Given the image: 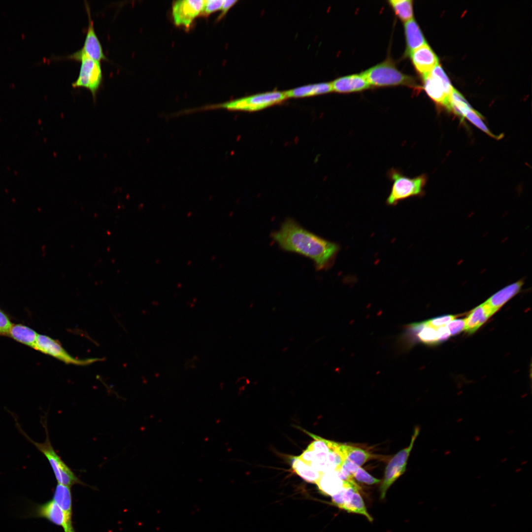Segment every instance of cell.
<instances>
[{"label":"cell","mask_w":532,"mask_h":532,"mask_svg":"<svg viewBox=\"0 0 532 532\" xmlns=\"http://www.w3.org/2000/svg\"><path fill=\"white\" fill-rule=\"evenodd\" d=\"M272 237L283 249L312 260L318 270L329 266L339 249L337 244L307 231L291 219L285 221Z\"/></svg>","instance_id":"1"},{"label":"cell","mask_w":532,"mask_h":532,"mask_svg":"<svg viewBox=\"0 0 532 532\" xmlns=\"http://www.w3.org/2000/svg\"><path fill=\"white\" fill-rule=\"evenodd\" d=\"M387 177L393 182L386 200V203L389 205H395L400 201L411 197L421 196L424 193V188L427 181L425 174L411 178L394 167L388 170Z\"/></svg>","instance_id":"2"},{"label":"cell","mask_w":532,"mask_h":532,"mask_svg":"<svg viewBox=\"0 0 532 532\" xmlns=\"http://www.w3.org/2000/svg\"><path fill=\"white\" fill-rule=\"evenodd\" d=\"M42 425L46 432V440L43 443H38L31 439L16 421V426L20 432L47 458L58 483L70 487L77 484L84 485L53 448L49 439L46 421H43Z\"/></svg>","instance_id":"3"},{"label":"cell","mask_w":532,"mask_h":532,"mask_svg":"<svg viewBox=\"0 0 532 532\" xmlns=\"http://www.w3.org/2000/svg\"><path fill=\"white\" fill-rule=\"evenodd\" d=\"M287 98L284 92L274 91L251 95L229 102L212 105L203 109L225 108L231 110L255 111L279 103Z\"/></svg>","instance_id":"4"},{"label":"cell","mask_w":532,"mask_h":532,"mask_svg":"<svg viewBox=\"0 0 532 532\" xmlns=\"http://www.w3.org/2000/svg\"><path fill=\"white\" fill-rule=\"evenodd\" d=\"M362 74L370 86L384 87L396 85L412 86L414 80L411 76L403 74L393 63L386 61L365 70Z\"/></svg>","instance_id":"5"},{"label":"cell","mask_w":532,"mask_h":532,"mask_svg":"<svg viewBox=\"0 0 532 532\" xmlns=\"http://www.w3.org/2000/svg\"><path fill=\"white\" fill-rule=\"evenodd\" d=\"M423 77L425 91L431 99L450 110V98L454 88L440 66L437 65Z\"/></svg>","instance_id":"6"},{"label":"cell","mask_w":532,"mask_h":532,"mask_svg":"<svg viewBox=\"0 0 532 532\" xmlns=\"http://www.w3.org/2000/svg\"><path fill=\"white\" fill-rule=\"evenodd\" d=\"M81 61L79 74L72 83L74 87H84L90 90L95 100L97 93L102 83V72L100 61L84 55L78 59Z\"/></svg>","instance_id":"7"},{"label":"cell","mask_w":532,"mask_h":532,"mask_svg":"<svg viewBox=\"0 0 532 532\" xmlns=\"http://www.w3.org/2000/svg\"><path fill=\"white\" fill-rule=\"evenodd\" d=\"M419 431L418 427L415 429L409 446L397 453L387 465L385 469L384 478L380 487L381 499L385 497L386 492L389 487L405 472L408 458L414 441L419 433Z\"/></svg>","instance_id":"8"},{"label":"cell","mask_w":532,"mask_h":532,"mask_svg":"<svg viewBox=\"0 0 532 532\" xmlns=\"http://www.w3.org/2000/svg\"><path fill=\"white\" fill-rule=\"evenodd\" d=\"M34 349L67 364L84 366L102 361L100 358H75L70 355L57 340L43 334H38Z\"/></svg>","instance_id":"9"},{"label":"cell","mask_w":532,"mask_h":532,"mask_svg":"<svg viewBox=\"0 0 532 532\" xmlns=\"http://www.w3.org/2000/svg\"><path fill=\"white\" fill-rule=\"evenodd\" d=\"M85 6L88 15L89 22L83 45L81 49L76 52L62 58L78 60L81 56L86 55L100 62L101 60H108L103 52L101 44L95 32L90 7L86 1H85Z\"/></svg>","instance_id":"10"},{"label":"cell","mask_w":532,"mask_h":532,"mask_svg":"<svg viewBox=\"0 0 532 532\" xmlns=\"http://www.w3.org/2000/svg\"><path fill=\"white\" fill-rule=\"evenodd\" d=\"M204 0H182L174 2L172 15L177 25L189 27L193 20L201 12Z\"/></svg>","instance_id":"11"},{"label":"cell","mask_w":532,"mask_h":532,"mask_svg":"<svg viewBox=\"0 0 532 532\" xmlns=\"http://www.w3.org/2000/svg\"><path fill=\"white\" fill-rule=\"evenodd\" d=\"M409 55L415 68L422 76L438 65L437 57L428 44L413 51Z\"/></svg>","instance_id":"12"},{"label":"cell","mask_w":532,"mask_h":532,"mask_svg":"<svg viewBox=\"0 0 532 532\" xmlns=\"http://www.w3.org/2000/svg\"><path fill=\"white\" fill-rule=\"evenodd\" d=\"M331 83L332 91L340 93L361 91L370 87L366 79L362 73L339 77Z\"/></svg>","instance_id":"13"},{"label":"cell","mask_w":532,"mask_h":532,"mask_svg":"<svg viewBox=\"0 0 532 532\" xmlns=\"http://www.w3.org/2000/svg\"><path fill=\"white\" fill-rule=\"evenodd\" d=\"M63 511L67 527L66 532H75L72 523V497L70 487L58 483L53 499Z\"/></svg>","instance_id":"14"},{"label":"cell","mask_w":532,"mask_h":532,"mask_svg":"<svg viewBox=\"0 0 532 532\" xmlns=\"http://www.w3.org/2000/svg\"><path fill=\"white\" fill-rule=\"evenodd\" d=\"M33 515L46 518L51 523L62 527L64 532H67L63 511L53 499L35 506L33 509Z\"/></svg>","instance_id":"15"},{"label":"cell","mask_w":532,"mask_h":532,"mask_svg":"<svg viewBox=\"0 0 532 532\" xmlns=\"http://www.w3.org/2000/svg\"><path fill=\"white\" fill-rule=\"evenodd\" d=\"M495 312L486 301L476 307L465 319V331L473 333Z\"/></svg>","instance_id":"16"},{"label":"cell","mask_w":532,"mask_h":532,"mask_svg":"<svg viewBox=\"0 0 532 532\" xmlns=\"http://www.w3.org/2000/svg\"><path fill=\"white\" fill-rule=\"evenodd\" d=\"M404 29L406 43V52L408 55L427 44L419 26L414 18L405 22Z\"/></svg>","instance_id":"17"},{"label":"cell","mask_w":532,"mask_h":532,"mask_svg":"<svg viewBox=\"0 0 532 532\" xmlns=\"http://www.w3.org/2000/svg\"><path fill=\"white\" fill-rule=\"evenodd\" d=\"M316 484L322 493L331 496L339 492L344 486L337 470L322 473Z\"/></svg>","instance_id":"18"},{"label":"cell","mask_w":532,"mask_h":532,"mask_svg":"<svg viewBox=\"0 0 532 532\" xmlns=\"http://www.w3.org/2000/svg\"><path fill=\"white\" fill-rule=\"evenodd\" d=\"M523 284L522 280L513 283L496 293L486 302L496 312L520 292Z\"/></svg>","instance_id":"19"},{"label":"cell","mask_w":532,"mask_h":532,"mask_svg":"<svg viewBox=\"0 0 532 532\" xmlns=\"http://www.w3.org/2000/svg\"><path fill=\"white\" fill-rule=\"evenodd\" d=\"M332 91L331 83H320L301 86L284 91L287 98H298L322 95Z\"/></svg>","instance_id":"20"},{"label":"cell","mask_w":532,"mask_h":532,"mask_svg":"<svg viewBox=\"0 0 532 532\" xmlns=\"http://www.w3.org/2000/svg\"><path fill=\"white\" fill-rule=\"evenodd\" d=\"M8 335L15 340L34 349L38 334L22 324H12Z\"/></svg>","instance_id":"21"},{"label":"cell","mask_w":532,"mask_h":532,"mask_svg":"<svg viewBox=\"0 0 532 532\" xmlns=\"http://www.w3.org/2000/svg\"><path fill=\"white\" fill-rule=\"evenodd\" d=\"M292 467L294 471L305 481L316 483L322 473L300 460L298 456L292 459Z\"/></svg>","instance_id":"22"},{"label":"cell","mask_w":532,"mask_h":532,"mask_svg":"<svg viewBox=\"0 0 532 532\" xmlns=\"http://www.w3.org/2000/svg\"><path fill=\"white\" fill-rule=\"evenodd\" d=\"M339 449L344 460L349 461L361 466L370 458V454L366 451L354 446L339 443Z\"/></svg>","instance_id":"23"},{"label":"cell","mask_w":532,"mask_h":532,"mask_svg":"<svg viewBox=\"0 0 532 532\" xmlns=\"http://www.w3.org/2000/svg\"><path fill=\"white\" fill-rule=\"evenodd\" d=\"M342 509L348 513H357L364 515L369 522L373 521V518L368 513L364 501L359 492L356 491L352 497L343 507Z\"/></svg>","instance_id":"24"},{"label":"cell","mask_w":532,"mask_h":532,"mask_svg":"<svg viewBox=\"0 0 532 532\" xmlns=\"http://www.w3.org/2000/svg\"><path fill=\"white\" fill-rule=\"evenodd\" d=\"M389 2L396 14L404 22L413 18L412 0H391Z\"/></svg>","instance_id":"25"},{"label":"cell","mask_w":532,"mask_h":532,"mask_svg":"<svg viewBox=\"0 0 532 532\" xmlns=\"http://www.w3.org/2000/svg\"><path fill=\"white\" fill-rule=\"evenodd\" d=\"M353 477L358 481L368 485L377 484L380 482V480L374 477L360 466L354 472Z\"/></svg>","instance_id":"26"},{"label":"cell","mask_w":532,"mask_h":532,"mask_svg":"<svg viewBox=\"0 0 532 532\" xmlns=\"http://www.w3.org/2000/svg\"><path fill=\"white\" fill-rule=\"evenodd\" d=\"M224 0H204L201 13L208 15L217 10L221 9Z\"/></svg>","instance_id":"27"},{"label":"cell","mask_w":532,"mask_h":532,"mask_svg":"<svg viewBox=\"0 0 532 532\" xmlns=\"http://www.w3.org/2000/svg\"><path fill=\"white\" fill-rule=\"evenodd\" d=\"M446 327L448 329L450 335H456L465 330V319H454L447 323Z\"/></svg>","instance_id":"28"},{"label":"cell","mask_w":532,"mask_h":532,"mask_svg":"<svg viewBox=\"0 0 532 532\" xmlns=\"http://www.w3.org/2000/svg\"><path fill=\"white\" fill-rule=\"evenodd\" d=\"M12 325L7 315L0 309V335H8Z\"/></svg>","instance_id":"29"},{"label":"cell","mask_w":532,"mask_h":532,"mask_svg":"<svg viewBox=\"0 0 532 532\" xmlns=\"http://www.w3.org/2000/svg\"><path fill=\"white\" fill-rule=\"evenodd\" d=\"M456 316L448 315L436 317L427 320V322L434 327H439L446 325L447 323L455 319Z\"/></svg>","instance_id":"30"},{"label":"cell","mask_w":532,"mask_h":532,"mask_svg":"<svg viewBox=\"0 0 532 532\" xmlns=\"http://www.w3.org/2000/svg\"><path fill=\"white\" fill-rule=\"evenodd\" d=\"M437 331L439 342L447 339L450 336L446 325L437 327Z\"/></svg>","instance_id":"31"},{"label":"cell","mask_w":532,"mask_h":532,"mask_svg":"<svg viewBox=\"0 0 532 532\" xmlns=\"http://www.w3.org/2000/svg\"><path fill=\"white\" fill-rule=\"evenodd\" d=\"M237 2L235 0H225L221 8L222 13L219 18L223 17L229 10V9Z\"/></svg>","instance_id":"32"}]
</instances>
